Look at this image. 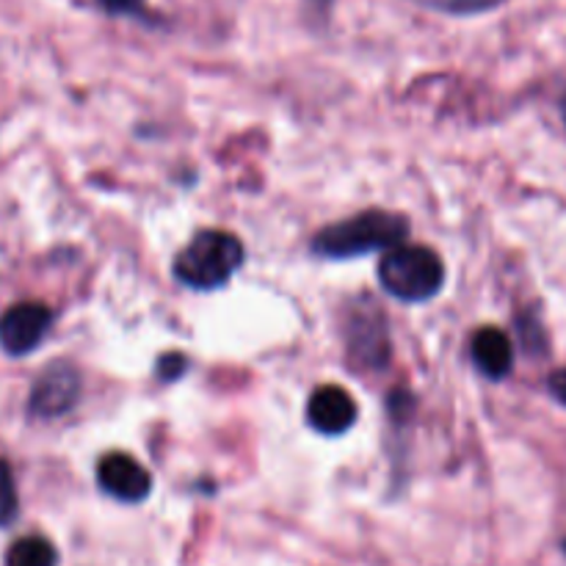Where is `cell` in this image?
I'll list each match as a JSON object with an SVG mask.
<instances>
[{
  "mask_svg": "<svg viewBox=\"0 0 566 566\" xmlns=\"http://www.w3.org/2000/svg\"><path fill=\"white\" fill-rule=\"evenodd\" d=\"M409 238L407 216L390 210H363V213L324 227L310 249L321 260H357L365 254L390 252Z\"/></svg>",
  "mask_w": 566,
  "mask_h": 566,
  "instance_id": "6da1fadb",
  "label": "cell"
},
{
  "mask_svg": "<svg viewBox=\"0 0 566 566\" xmlns=\"http://www.w3.org/2000/svg\"><path fill=\"white\" fill-rule=\"evenodd\" d=\"M310 429L321 437H343L357 426L359 407L348 390L340 385H324L313 390L304 409Z\"/></svg>",
  "mask_w": 566,
  "mask_h": 566,
  "instance_id": "ba28073f",
  "label": "cell"
},
{
  "mask_svg": "<svg viewBox=\"0 0 566 566\" xmlns=\"http://www.w3.org/2000/svg\"><path fill=\"white\" fill-rule=\"evenodd\" d=\"M247 260L241 238L227 230H202L175 258V276L191 291H221Z\"/></svg>",
  "mask_w": 566,
  "mask_h": 566,
  "instance_id": "7a4b0ae2",
  "label": "cell"
},
{
  "mask_svg": "<svg viewBox=\"0 0 566 566\" xmlns=\"http://www.w3.org/2000/svg\"><path fill=\"white\" fill-rule=\"evenodd\" d=\"M83 396V376L66 359H55L39 374L28 396V415L33 420H55L77 407Z\"/></svg>",
  "mask_w": 566,
  "mask_h": 566,
  "instance_id": "5b68a950",
  "label": "cell"
},
{
  "mask_svg": "<svg viewBox=\"0 0 566 566\" xmlns=\"http://www.w3.org/2000/svg\"><path fill=\"white\" fill-rule=\"evenodd\" d=\"M558 111H562V119H564V127H566V94L562 97V103H558Z\"/></svg>",
  "mask_w": 566,
  "mask_h": 566,
  "instance_id": "2e32d148",
  "label": "cell"
},
{
  "mask_svg": "<svg viewBox=\"0 0 566 566\" xmlns=\"http://www.w3.org/2000/svg\"><path fill=\"white\" fill-rule=\"evenodd\" d=\"M379 282L398 302L426 304L446 285V263L434 249L401 243L381 258Z\"/></svg>",
  "mask_w": 566,
  "mask_h": 566,
  "instance_id": "3957f363",
  "label": "cell"
},
{
  "mask_svg": "<svg viewBox=\"0 0 566 566\" xmlns=\"http://www.w3.org/2000/svg\"><path fill=\"white\" fill-rule=\"evenodd\" d=\"M147 0H97L99 9L111 17H136L144 11Z\"/></svg>",
  "mask_w": 566,
  "mask_h": 566,
  "instance_id": "4fadbf2b",
  "label": "cell"
},
{
  "mask_svg": "<svg viewBox=\"0 0 566 566\" xmlns=\"http://www.w3.org/2000/svg\"><path fill=\"white\" fill-rule=\"evenodd\" d=\"M17 517H20V495H17L14 473L6 459H0V528H9Z\"/></svg>",
  "mask_w": 566,
  "mask_h": 566,
  "instance_id": "7c38bea8",
  "label": "cell"
},
{
  "mask_svg": "<svg viewBox=\"0 0 566 566\" xmlns=\"http://www.w3.org/2000/svg\"><path fill=\"white\" fill-rule=\"evenodd\" d=\"M562 551H564V556H566V539H564V545H562Z\"/></svg>",
  "mask_w": 566,
  "mask_h": 566,
  "instance_id": "ac0fdd59",
  "label": "cell"
},
{
  "mask_svg": "<svg viewBox=\"0 0 566 566\" xmlns=\"http://www.w3.org/2000/svg\"><path fill=\"white\" fill-rule=\"evenodd\" d=\"M470 357L475 370L490 381H503L514 370V343L497 326H484L470 340Z\"/></svg>",
  "mask_w": 566,
  "mask_h": 566,
  "instance_id": "9c48e42d",
  "label": "cell"
},
{
  "mask_svg": "<svg viewBox=\"0 0 566 566\" xmlns=\"http://www.w3.org/2000/svg\"><path fill=\"white\" fill-rule=\"evenodd\" d=\"M547 392L553 396V401L562 403L566 409V368L553 370V374L547 376Z\"/></svg>",
  "mask_w": 566,
  "mask_h": 566,
  "instance_id": "9a60e30c",
  "label": "cell"
},
{
  "mask_svg": "<svg viewBox=\"0 0 566 566\" xmlns=\"http://www.w3.org/2000/svg\"><path fill=\"white\" fill-rule=\"evenodd\" d=\"M318 3H326V6H329V3H332V0H318Z\"/></svg>",
  "mask_w": 566,
  "mask_h": 566,
  "instance_id": "e0dca14e",
  "label": "cell"
},
{
  "mask_svg": "<svg viewBox=\"0 0 566 566\" xmlns=\"http://www.w3.org/2000/svg\"><path fill=\"white\" fill-rule=\"evenodd\" d=\"M59 553L44 536H25L17 539L6 553V566H55Z\"/></svg>",
  "mask_w": 566,
  "mask_h": 566,
  "instance_id": "30bf717a",
  "label": "cell"
},
{
  "mask_svg": "<svg viewBox=\"0 0 566 566\" xmlns=\"http://www.w3.org/2000/svg\"><path fill=\"white\" fill-rule=\"evenodd\" d=\"M97 484L114 501L136 506L153 495V475L130 453H105L97 464Z\"/></svg>",
  "mask_w": 566,
  "mask_h": 566,
  "instance_id": "52a82bcc",
  "label": "cell"
},
{
  "mask_svg": "<svg viewBox=\"0 0 566 566\" xmlns=\"http://www.w3.org/2000/svg\"><path fill=\"white\" fill-rule=\"evenodd\" d=\"M418 3L448 17H479L501 9L509 0H418Z\"/></svg>",
  "mask_w": 566,
  "mask_h": 566,
  "instance_id": "8fae6325",
  "label": "cell"
},
{
  "mask_svg": "<svg viewBox=\"0 0 566 566\" xmlns=\"http://www.w3.org/2000/svg\"><path fill=\"white\" fill-rule=\"evenodd\" d=\"M186 368H188V359L182 357V354L171 352V354H166V357H160L158 376L164 381H175V379H180L182 374H186Z\"/></svg>",
  "mask_w": 566,
  "mask_h": 566,
  "instance_id": "5bb4252c",
  "label": "cell"
},
{
  "mask_svg": "<svg viewBox=\"0 0 566 566\" xmlns=\"http://www.w3.org/2000/svg\"><path fill=\"white\" fill-rule=\"evenodd\" d=\"M348 363L357 370H385L392 359L387 318L374 298H363L348 307L346 321Z\"/></svg>",
  "mask_w": 566,
  "mask_h": 566,
  "instance_id": "277c9868",
  "label": "cell"
},
{
  "mask_svg": "<svg viewBox=\"0 0 566 566\" xmlns=\"http://www.w3.org/2000/svg\"><path fill=\"white\" fill-rule=\"evenodd\" d=\"M53 326V313L39 302L14 304L0 315V348L9 357H28L36 352Z\"/></svg>",
  "mask_w": 566,
  "mask_h": 566,
  "instance_id": "8992f818",
  "label": "cell"
}]
</instances>
